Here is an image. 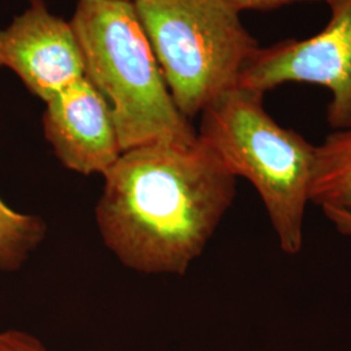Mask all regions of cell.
Returning a JSON list of instances; mask_svg holds the SVG:
<instances>
[{"label": "cell", "instance_id": "cell-11", "mask_svg": "<svg viewBox=\"0 0 351 351\" xmlns=\"http://www.w3.org/2000/svg\"><path fill=\"white\" fill-rule=\"evenodd\" d=\"M236 11H272L280 7L301 3V1H323L330 3L332 0H226Z\"/></svg>", "mask_w": 351, "mask_h": 351}, {"label": "cell", "instance_id": "cell-7", "mask_svg": "<svg viewBox=\"0 0 351 351\" xmlns=\"http://www.w3.org/2000/svg\"><path fill=\"white\" fill-rule=\"evenodd\" d=\"M43 129L64 167L81 175H106L123 154L110 107L86 75L46 101Z\"/></svg>", "mask_w": 351, "mask_h": 351}, {"label": "cell", "instance_id": "cell-1", "mask_svg": "<svg viewBox=\"0 0 351 351\" xmlns=\"http://www.w3.org/2000/svg\"><path fill=\"white\" fill-rule=\"evenodd\" d=\"M236 182L199 138L124 151L104 175L101 237L134 271L182 275L232 206Z\"/></svg>", "mask_w": 351, "mask_h": 351}, {"label": "cell", "instance_id": "cell-12", "mask_svg": "<svg viewBox=\"0 0 351 351\" xmlns=\"http://www.w3.org/2000/svg\"><path fill=\"white\" fill-rule=\"evenodd\" d=\"M326 217L336 226L342 234L351 236V213L349 211H328Z\"/></svg>", "mask_w": 351, "mask_h": 351}, {"label": "cell", "instance_id": "cell-9", "mask_svg": "<svg viewBox=\"0 0 351 351\" xmlns=\"http://www.w3.org/2000/svg\"><path fill=\"white\" fill-rule=\"evenodd\" d=\"M46 230L42 219L17 213L0 198V271H17L45 239Z\"/></svg>", "mask_w": 351, "mask_h": 351}, {"label": "cell", "instance_id": "cell-13", "mask_svg": "<svg viewBox=\"0 0 351 351\" xmlns=\"http://www.w3.org/2000/svg\"><path fill=\"white\" fill-rule=\"evenodd\" d=\"M113 1H125V3H133L134 4L137 0H113Z\"/></svg>", "mask_w": 351, "mask_h": 351}, {"label": "cell", "instance_id": "cell-2", "mask_svg": "<svg viewBox=\"0 0 351 351\" xmlns=\"http://www.w3.org/2000/svg\"><path fill=\"white\" fill-rule=\"evenodd\" d=\"M71 24L86 77L110 107L123 152L198 141L172 99L133 3L78 0Z\"/></svg>", "mask_w": 351, "mask_h": 351}, {"label": "cell", "instance_id": "cell-5", "mask_svg": "<svg viewBox=\"0 0 351 351\" xmlns=\"http://www.w3.org/2000/svg\"><path fill=\"white\" fill-rule=\"evenodd\" d=\"M326 5L330 17L323 30L259 47L241 72L239 86L263 94L284 84L323 86L330 93L328 124L339 130L351 126V0Z\"/></svg>", "mask_w": 351, "mask_h": 351}, {"label": "cell", "instance_id": "cell-6", "mask_svg": "<svg viewBox=\"0 0 351 351\" xmlns=\"http://www.w3.org/2000/svg\"><path fill=\"white\" fill-rule=\"evenodd\" d=\"M0 68L19 75L45 103L86 75L71 21L52 14L43 0H30L24 12L0 29Z\"/></svg>", "mask_w": 351, "mask_h": 351}, {"label": "cell", "instance_id": "cell-8", "mask_svg": "<svg viewBox=\"0 0 351 351\" xmlns=\"http://www.w3.org/2000/svg\"><path fill=\"white\" fill-rule=\"evenodd\" d=\"M310 202L324 213H351V126L333 130L316 146Z\"/></svg>", "mask_w": 351, "mask_h": 351}, {"label": "cell", "instance_id": "cell-3", "mask_svg": "<svg viewBox=\"0 0 351 351\" xmlns=\"http://www.w3.org/2000/svg\"><path fill=\"white\" fill-rule=\"evenodd\" d=\"M264 94L230 88L202 111L198 138L226 169L250 181L263 202L281 250L303 247L304 213L310 202L316 146L280 125L264 108Z\"/></svg>", "mask_w": 351, "mask_h": 351}, {"label": "cell", "instance_id": "cell-4", "mask_svg": "<svg viewBox=\"0 0 351 351\" xmlns=\"http://www.w3.org/2000/svg\"><path fill=\"white\" fill-rule=\"evenodd\" d=\"M134 7L186 119L239 86L241 72L261 47L226 0H137Z\"/></svg>", "mask_w": 351, "mask_h": 351}, {"label": "cell", "instance_id": "cell-10", "mask_svg": "<svg viewBox=\"0 0 351 351\" xmlns=\"http://www.w3.org/2000/svg\"><path fill=\"white\" fill-rule=\"evenodd\" d=\"M0 351H49L34 336L23 330L0 332Z\"/></svg>", "mask_w": 351, "mask_h": 351}]
</instances>
